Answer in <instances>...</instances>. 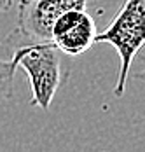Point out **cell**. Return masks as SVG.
Here are the masks:
<instances>
[{"mask_svg": "<svg viewBox=\"0 0 145 152\" xmlns=\"http://www.w3.org/2000/svg\"><path fill=\"white\" fill-rule=\"evenodd\" d=\"M96 23L87 9H70L56 18L51 28V40L63 54L79 56L94 44Z\"/></svg>", "mask_w": 145, "mask_h": 152, "instance_id": "277c9868", "label": "cell"}, {"mask_svg": "<svg viewBox=\"0 0 145 152\" xmlns=\"http://www.w3.org/2000/svg\"><path fill=\"white\" fill-rule=\"evenodd\" d=\"M110 44L119 56V74L114 86V96L122 98L131 74V63L145 46V0H124L110 25L96 33L94 44Z\"/></svg>", "mask_w": 145, "mask_h": 152, "instance_id": "7a4b0ae2", "label": "cell"}, {"mask_svg": "<svg viewBox=\"0 0 145 152\" xmlns=\"http://www.w3.org/2000/svg\"><path fill=\"white\" fill-rule=\"evenodd\" d=\"M11 63L16 70H23L31 88V105L49 110L51 102L68 72L63 70V53L53 40L21 42L14 49Z\"/></svg>", "mask_w": 145, "mask_h": 152, "instance_id": "6da1fadb", "label": "cell"}, {"mask_svg": "<svg viewBox=\"0 0 145 152\" xmlns=\"http://www.w3.org/2000/svg\"><path fill=\"white\" fill-rule=\"evenodd\" d=\"M11 5H12V0H0V12L7 11Z\"/></svg>", "mask_w": 145, "mask_h": 152, "instance_id": "52a82bcc", "label": "cell"}, {"mask_svg": "<svg viewBox=\"0 0 145 152\" xmlns=\"http://www.w3.org/2000/svg\"><path fill=\"white\" fill-rule=\"evenodd\" d=\"M89 0H19L18 28L9 37L23 42L51 40V28L59 14L70 9H87Z\"/></svg>", "mask_w": 145, "mask_h": 152, "instance_id": "3957f363", "label": "cell"}, {"mask_svg": "<svg viewBox=\"0 0 145 152\" xmlns=\"http://www.w3.org/2000/svg\"><path fill=\"white\" fill-rule=\"evenodd\" d=\"M131 70H133V75L135 79L142 80L145 84V46L138 51V54L135 56V60L131 63Z\"/></svg>", "mask_w": 145, "mask_h": 152, "instance_id": "8992f818", "label": "cell"}, {"mask_svg": "<svg viewBox=\"0 0 145 152\" xmlns=\"http://www.w3.org/2000/svg\"><path fill=\"white\" fill-rule=\"evenodd\" d=\"M0 47H2V44H0ZM16 72L18 70L12 66L11 60H2L0 58V103L12 98Z\"/></svg>", "mask_w": 145, "mask_h": 152, "instance_id": "5b68a950", "label": "cell"}]
</instances>
